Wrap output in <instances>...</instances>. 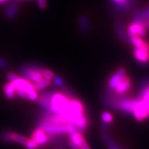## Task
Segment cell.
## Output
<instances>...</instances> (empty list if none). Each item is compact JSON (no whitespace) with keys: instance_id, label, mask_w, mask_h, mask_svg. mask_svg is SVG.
Segmentation results:
<instances>
[{"instance_id":"obj_1","label":"cell","mask_w":149,"mask_h":149,"mask_svg":"<svg viewBox=\"0 0 149 149\" xmlns=\"http://www.w3.org/2000/svg\"><path fill=\"white\" fill-rule=\"evenodd\" d=\"M70 100L62 93H54L51 100L50 109L55 114H63L68 107Z\"/></svg>"},{"instance_id":"obj_2","label":"cell","mask_w":149,"mask_h":149,"mask_svg":"<svg viewBox=\"0 0 149 149\" xmlns=\"http://www.w3.org/2000/svg\"><path fill=\"white\" fill-rule=\"evenodd\" d=\"M128 33L129 36L137 35L143 37L146 33V21L138 17H135V19L133 23L130 24L128 29Z\"/></svg>"},{"instance_id":"obj_3","label":"cell","mask_w":149,"mask_h":149,"mask_svg":"<svg viewBox=\"0 0 149 149\" xmlns=\"http://www.w3.org/2000/svg\"><path fill=\"white\" fill-rule=\"evenodd\" d=\"M22 74L24 78L29 80L33 84H37L45 79L42 73V68L37 67H24L22 69Z\"/></svg>"},{"instance_id":"obj_4","label":"cell","mask_w":149,"mask_h":149,"mask_svg":"<svg viewBox=\"0 0 149 149\" xmlns=\"http://www.w3.org/2000/svg\"><path fill=\"white\" fill-rule=\"evenodd\" d=\"M133 114L138 122H142L144 119L149 116V107L141 100V99H137L135 100Z\"/></svg>"},{"instance_id":"obj_5","label":"cell","mask_w":149,"mask_h":149,"mask_svg":"<svg viewBox=\"0 0 149 149\" xmlns=\"http://www.w3.org/2000/svg\"><path fill=\"white\" fill-rule=\"evenodd\" d=\"M13 85L15 90H20L26 92L29 95V93H32L35 91L33 84H32L29 80L23 77H18L14 81H11Z\"/></svg>"},{"instance_id":"obj_6","label":"cell","mask_w":149,"mask_h":149,"mask_svg":"<svg viewBox=\"0 0 149 149\" xmlns=\"http://www.w3.org/2000/svg\"><path fill=\"white\" fill-rule=\"evenodd\" d=\"M46 134H62L67 133L66 125H55V124L44 123L40 127Z\"/></svg>"},{"instance_id":"obj_7","label":"cell","mask_w":149,"mask_h":149,"mask_svg":"<svg viewBox=\"0 0 149 149\" xmlns=\"http://www.w3.org/2000/svg\"><path fill=\"white\" fill-rule=\"evenodd\" d=\"M31 139H34L38 145H42L47 143L49 141V136L41 128H38L33 133Z\"/></svg>"},{"instance_id":"obj_8","label":"cell","mask_w":149,"mask_h":149,"mask_svg":"<svg viewBox=\"0 0 149 149\" xmlns=\"http://www.w3.org/2000/svg\"><path fill=\"white\" fill-rule=\"evenodd\" d=\"M130 88H131V82H130L129 78L126 74L122 78L121 82L115 87L114 90L117 94H124V93L127 92Z\"/></svg>"},{"instance_id":"obj_9","label":"cell","mask_w":149,"mask_h":149,"mask_svg":"<svg viewBox=\"0 0 149 149\" xmlns=\"http://www.w3.org/2000/svg\"><path fill=\"white\" fill-rule=\"evenodd\" d=\"M133 55L137 61L142 64H146L149 61V52L144 50L135 48L133 50Z\"/></svg>"},{"instance_id":"obj_10","label":"cell","mask_w":149,"mask_h":149,"mask_svg":"<svg viewBox=\"0 0 149 149\" xmlns=\"http://www.w3.org/2000/svg\"><path fill=\"white\" fill-rule=\"evenodd\" d=\"M130 39L135 48L149 52V44L143 40L141 37L137 36V35H132V36H130Z\"/></svg>"},{"instance_id":"obj_11","label":"cell","mask_w":149,"mask_h":149,"mask_svg":"<svg viewBox=\"0 0 149 149\" xmlns=\"http://www.w3.org/2000/svg\"><path fill=\"white\" fill-rule=\"evenodd\" d=\"M135 100H124L121 102L120 108L123 111L128 113H133Z\"/></svg>"},{"instance_id":"obj_12","label":"cell","mask_w":149,"mask_h":149,"mask_svg":"<svg viewBox=\"0 0 149 149\" xmlns=\"http://www.w3.org/2000/svg\"><path fill=\"white\" fill-rule=\"evenodd\" d=\"M124 76H122L117 72H115L113 74H112V76L110 77L109 81V88L111 89H115V87L121 82V81L122 80V78L124 77Z\"/></svg>"},{"instance_id":"obj_13","label":"cell","mask_w":149,"mask_h":149,"mask_svg":"<svg viewBox=\"0 0 149 149\" xmlns=\"http://www.w3.org/2000/svg\"><path fill=\"white\" fill-rule=\"evenodd\" d=\"M3 92L6 97L9 100H12L15 96V90L11 81L6 84L3 86Z\"/></svg>"},{"instance_id":"obj_14","label":"cell","mask_w":149,"mask_h":149,"mask_svg":"<svg viewBox=\"0 0 149 149\" xmlns=\"http://www.w3.org/2000/svg\"><path fill=\"white\" fill-rule=\"evenodd\" d=\"M70 140H72L74 143H75L79 148L81 146H82L83 145L86 144L82 135L79 133V132H77V133H74L73 135H70Z\"/></svg>"},{"instance_id":"obj_15","label":"cell","mask_w":149,"mask_h":149,"mask_svg":"<svg viewBox=\"0 0 149 149\" xmlns=\"http://www.w3.org/2000/svg\"><path fill=\"white\" fill-rule=\"evenodd\" d=\"M17 6L15 3L8 5L6 8V15L8 18H13L17 15Z\"/></svg>"},{"instance_id":"obj_16","label":"cell","mask_w":149,"mask_h":149,"mask_svg":"<svg viewBox=\"0 0 149 149\" xmlns=\"http://www.w3.org/2000/svg\"><path fill=\"white\" fill-rule=\"evenodd\" d=\"M50 84H51V81L47 79H43L42 81H40V82L35 84L33 85H34L35 91H40L42 90L43 88H46V87H48Z\"/></svg>"},{"instance_id":"obj_17","label":"cell","mask_w":149,"mask_h":149,"mask_svg":"<svg viewBox=\"0 0 149 149\" xmlns=\"http://www.w3.org/2000/svg\"><path fill=\"white\" fill-rule=\"evenodd\" d=\"M141 99L149 107V87L144 88L141 94Z\"/></svg>"},{"instance_id":"obj_18","label":"cell","mask_w":149,"mask_h":149,"mask_svg":"<svg viewBox=\"0 0 149 149\" xmlns=\"http://www.w3.org/2000/svg\"><path fill=\"white\" fill-rule=\"evenodd\" d=\"M42 73L44 79L49 80V81H51L55 77L53 72L51 70L46 69V68H42Z\"/></svg>"},{"instance_id":"obj_19","label":"cell","mask_w":149,"mask_h":149,"mask_svg":"<svg viewBox=\"0 0 149 149\" xmlns=\"http://www.w3.org/2000/svg\"><path fill=\"white\" fill-rule=\"evenodd\" d=\"M102 120L105 123H111L113 121V115L109 112H104L102 114Z\"/></svg>"},{"instance_id":"obj_20","label":"cell","mask_w":149,"mask_h":149,"mask_svg":"<svg viewBox=\"0 0 149 149\" xmlns=\"http://www.w3.org/2000/svg\"><path fill=\"white\" fill-rule=\"evenodd\" d=\"M26 147L28 149H35L36 148L38 147V144L35 141L34 139H30L28 140V141L26 142Z\"/></svg>"},{"instance_id":"obj_21","label":"cell","mask_w":149,"mask_h":149,"mask_svg":"<svg viewBox=\"0 0 149 149\" xmlns=\"http://www.w3.org/2000/svg\"><path fill=\"white\" fill-rule=\"evenodd\" d=\"M130 1L131 0H113V1L114 2L117 6H129Z\"/></svg>"},{"instance_id":"obj_22","label":"cell","mask_w":149,"mask_h":149,"mask_svg":"<svg viewBox=\"0 0 149 149\" xmlns=\"http://www.w3.org/2000/svg\"><path fill=\"white\" fill-rule=\"evenodd\" d=\"M38 98V94L36 92V91H33L32 93H29V95H28V99L31 100H36Z\"/></svg>"},{"instance_id":"obj_23","label":"cell","mask_w":149,"mask_h":149,"mask_svg":"<svg viewBox=\"0 0 149 149\" xmlns=\"http://www.w3.org/2000/svg\"><path fill=\"white\" fill-rule=\"evenodd\" d=\"M7 77L10 80V81H13L15 79H16L18 77V76L15 73H14V72H9V73L7 74Z\"/></svg>"},{"instance_id":"obj_24","label":"cell","mask_w":149,"mask_h":149,"mask_svg":"<svg viewBox=\"0 0 149 149\" xmlns=\"http://www.w3.org/2000/svg\"><path fill=\"white\" fill-rule=\"evenodd\" d=\"M39 7L42 9L46 8V0H37Z\"/></svg>"},{"instance_id":"obj_25","label":"cell","mask_w":149,"mask_h":149,"mask_svg":"<svg viewBox=\"0 0 149 149\" xmlns=\"http://www.w3.org/2000/svg\"><path fill=\"white\" fill-rule=\"evenodd\" d=\"M102 137H103V139H104V141H106V143H107L109 145H111V144H113V141L111 139V138L108 136L107 135H106V134H104L103 135H102Z\"/></svg>"},{"instance_id":"obj_26","label":"cell","mask_w":149,"mask_h":149,"mask_svg":"<svg viewBox=\"0 0 149 149\" xmlns=\"http://www.w3.org/2000/svg\"><path fill=\"white\" fill-rule=\"evenodd\" d=\"M53 80H54V81H55V83L57 86H62L63 81H62V80H61V79L60 77H55L53 78Z\"/></svg>"},{"instance_id":"obj_27","label":"cell","mask_w":149,"mask_h":149,"mask_svg":"<svg viewBox=\"0 0 149 149\" xmlns=\"http://www.w3.org/2000/svg\"><path fill=\"white\" fill-rule=\"evenodd\" d=\"M7 66V62L4 59L0 57V68H5Z\"/></svg>"},{"instance_id":"obj_28","label":"cell","mask_w":149,"mask_h":149,"mask_svg":"<svg viewBox=\"0 0 149 149\" xmlns=\"http://www.w3.org/2000/svg\"><path fill=\"white\" fill-rule=\"evenodd\" d=\"M69 144H70V146H71V148L72 149H78V148H79V147L77 145L75 144V143H74L72 140H70L69 141Z\"/></svg>"},{"instance_id":"obj_29","label":"cell","mask_w":149,"mask_h":149,"mask_svg":"<svg viewBox=\"0 0 149 149\" xmlns=\"http://www.w3.org/2000/svg\"><path fill=\"white\" fill-rule=\"evenodd\" d=\"M109 149H121V148H119L118 146H115L114 144H111V145H109Z\"/></svg>"},{"instance_id":"obj_30","label":"cell","mask_w":149,"mask_h":149,"mask_svg":"<svg viewBox=\"0 0 149 149\" xmlns=\"http://www.w3.org/2000/svg\"><path fill=\"white\" fill-rule=\"evenodd\" d=\"M79 148H80V149H91V148H90V147L88 146V145L87 144H84V145H83V146L80 147Z\"/></svg>"},{"instance_id":"obj_31","label":"cell","mask_w":149,"mask_h":149,"mask_svg":"<svg viewBox=\"0 0 149 149\" xmlns=\"http://www.w3.org/2000/svg\"><path fill=\"white\" fill-rule=\"evenodd\" d=\"M146 28L149 27V19L146 21Z\"/></svg>"},{"instance_id":"obj_32","label":"cell","mask_w":149,"mask_h":149,"mask_svg":"<svg viewBox=\"0 0 149 149\" xmlns=\"http://www.w3.org/2000/svg\"><path fill=\"white\" fill-rule=\"evenodd\" d=\"M7 1H8V0H0V3H3Z\"/></svg>"},{"instance_id":"obj_33","label":"cell","mask_w":149,"mask_h":149,"mask_svg":"<svg viewBox=\"0 0 149 149\" xmlns=\"http://www.w3.org/2000/svg\"><path fill=\"white\" fill-rule=\"evenodd\" d=\"M102 128H103L104 130H107V126H102Z\"/></svg>"},{"instance_id":"obj_34","label":"cell","mask_w":149,"mask_h":149,"mask_svg":"<svg viewBox=\"0 0 149 149\" xmlns=\"http://www.w3.org/2000/svg\"><path fill=\"white\" fill-rule=\"evenodd\" d=\"M78 149H80V148H78Z\"/></svg>"}]
</instances>
